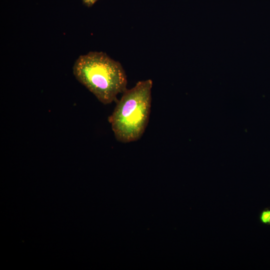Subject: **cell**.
Masks as SVG:
<instances>
[{
    "instance_id": "cell-1",
    "label": "cell",
    "mask_w": 270,
    "mask_h": 270,
    "mask_svg": "<svg viewBox=\"0 0 270 270\" xmlns=\"http://www.w3.org/2000/svg\"><path fill=\"white\" fill-rule=\"evenodd\" d=\"M76 78L104 104L112 103L126 90L127 78L119 62L102 52H90L75 61Z\"/></svg>"
},
{
    "instance_id": "cell-2",
    "label": "cell",
    "mask_w": 270,
    "mask_h": 270,
    "mask_svg": "<svg viewBox=\"0 0 270 270\" xmlns=\"http://www.w3.org/2000/svg\"><path fill=\"white\" fill-rule=\"evenodd\" d=\"M152 82H138L126 90L108 120L116 138L123 143L139 140L148 126L150 112Z\"/></svg>"
},
{
    "instance_id": "cell-3",
    "label": "cell",
    "mask_w": 270,
    "mask_h": 270,
    "mask_svg": "<svg viewBox=\"0 0 270 270\" xmlns=\"http://www.w3.org/2000/svg\"><path fill=\"white\" fill-rule=\"evenodd\" d=\"M260 220L262 224L270 226V208L264 209L260 212Z\"/></svg>"
},
{
    "instance_id": "cell-4",
    "label": "cell",
    "mask_w": 270,
    "mask_h": 270,
    "mask_svg": "<svg viewBox=\"0 0 270 270\" xmlns=\"http://www.w3.org/2000/svg\"><path fill=\"white\" fill-rule=\"evenodd\" d=\"M84 4L87 6H92L98 0H82Z\"/></svg>"
}]
</instances>
